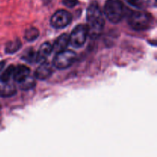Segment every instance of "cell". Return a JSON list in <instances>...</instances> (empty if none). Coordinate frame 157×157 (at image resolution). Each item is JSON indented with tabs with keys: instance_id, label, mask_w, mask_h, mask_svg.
<instances>
[{
	"instance_id": "obj_1",
	"label": "cell",
	"mask_w": 157,
	"mask_h": 157,
	"mask_svg": "<svg viewBox=\"0 0 157 157\" xmlns=\"http://www.w3.org/2000/svg\"><path fill=\"white\" fill-rule=\"evenodd\" d=\"M87 21L88 35L92 38H98L101 34L105 21L102 11L96 2H93L87 8Z\"/></svg>"
},
{
	"instance_id": "obj_2",
	"label": "cell",
	"mask_w": 157,
	"mask_h": 157,
	"mask_svg": "<svg viewBox=\"0 0 157 157\" xmlns=\"http://www.w3.org/2000/svg\"><path fill=\"white\" fill-rule=\"evenodd\" d=\"M128 24L135 31H146L152 27L153 17L144 11H130L128 14Z\"/></svg>"
},
{
	"instance_id": "obj_3",
	"label": "cell",
	"mask_w": 157,
	"mask_h": 157,
	"mask_svg": "<svg viewBox=\"0 0 157 157\" xmlns=\"http://www.w3.org/2000/svg\"><path fill=\"white\" fill-rule=\"evenodd\" d=\"M127 9L121 0H107L104 5V14L112 23H119L127 15Z\"/></svg>"
},
{
	"instance_id": "obj_4",
	"label": "cell",
	"mask_w": 157,
	"mask_h": 157,
	"mask_svg": "<svg viewBox=\"0 0 157 157\" xmlns=\"http://www.w3.org/2000/svg\"><path fill=\"white\" fill-rule=\"evenodd\" d=\"M77 55L71 50H64L58 52L54 58L53 64L56 68L60 70L68 68L75 62Z\"/></svg>"
},
{
	"instance_id": "obj_5",
	"label": "cell",
	"mask_w": 157,
	"mask_h": 157,
	"mask_svg": "<svg viewBox=\"0 0 157 157\" xmlns=\"http://www.w3.org/2000/svg\"><path fill=\"white\" fill-rule=\"evenodd\" d=\"M88 36V29L86 25L76 26L69 36V43L75 48L82 47Z\"/></svg>"
},
{
	"instance_id": "obj_6",
	"label": "cell",
	"mask_w": 157,
	"mask_h": 157,
	"mask_svg": "<svg viewBox=\"0 0 157 157\" xmlns=\"http://www.w3.org/2000/svg\"><path fill=\"white\" fill-rule=\"evenodd\" d=\"M72 21L71 14L67 10L60 9L55 12L51 18V25L55 29H63Z\"/></svg>"
},
{
	"instance_id": "obj_7",
	"label": "cell",
	"mask_w": 157,
	"mask_h": 157,
	"mask_svg": "<svg viewBox=\"0 0 157 157\" xmlns=\"http://www.w3.org/2000/svg\"><path fill=\"white\" fill-rule=\"evenodd\" d=\"M52 73H53V70H52V64L45 61L41 63L39 67L36 69L34 77H35V79L44 81V80L50 78Z\"/></svg>"
},
{
	"instance_id": "obj_8",
	"label": "cell",
	"mask_w": 157,
	"mask_h": 157,
	"mask_svg": "<svg viewBox=\"0 0 157 157\" xmlns=\"http://www.w3.org/2000/svg\"><path fill=\"white\" fill-rule=\"evenodd\" d=\"M53 49H52V44L48 42H44L40 47L39 50L37 52L36 54V62L42 63L45 61L46 58L51 55Z\"/></svg>"
},
{
	"instance_id": "obj_9",
	"label": "cell",
	"mask_w": 157,
	"mask_h": 157,
	"mask_svg": "<svg viewBox=\"0 0 157 157\" xmlns=\"http://www.w3.org/2000/svg\"><path fill=\"white\" fill-rule=\"evenodd\" d=\"M29 76H30V69L25 65H18L15 67L13 72V79L20 84Z\"/></svg>"
},
{
	"instance_id": "obj_10",
	"label": "cell",
	"mask_w": 157,
	"mask_h": 157,
	"mask_svg": "<svg viewBox=\"0 0 157 157\" xmlns=\"http://www.w3.org/2000/svg\"><path fill=\"white\" fill-rule=\"evenodd\" d=\"M68 44H70V43H69V36L67 34H62L61 36H59L55 40L53 45H52V49L58 53V52H61V51L66 50Z\"/></svg>"
},
{
	"instance_id": "obj_11",
	"label": "cell",
	"mask_w": 157,
	"mask_h": 157,
	"mask_svg": "<svg viewBox=\"0 0 157 157\" xmlns=\"http://www.w3.org/2000/svg\"><path fill=\"white\" fill-rule=\"evenodd\" d=\"M16 93V88L11 81L6 83L0 82V97L9 98L13 96Z\"/></svg>"
},
{
	"instance_id": "obj_12",
	"label": "cell",
	"mask_w": 157,
	"mask_h": 157,
	"mask_svg": "<svg viewBox=\"0 0 157 157\" xmlns=\"http://www.w3.org/2000/svg\"><path fill=\"white\" fill-rule=\"evenodd\" d=\"M21 47V42L19 39H15L11 41L6 44V52L8 54H14L18 52Z\"/></svg>"
},
{
	"instance_id": "obj_13",
	"label": "cell",
	"mask_w": 157,
	"mask_h": 157,
	"mask_svg": "<svg viewBox=\"0 0 157 157\" xmlns=\"http://www.w3.org/2000/svg\"><path fill=\"white\" fill-rule=\"evenodd\" d=\"M15 67L12 65L9 66L7 68L5 69L0 75V82L6 83L11 81V79L13 77V72Z\"/></svg>"
},
{
	"instance_id": "obj_14",
	"label": "cell",
	"mask_w": 157,
	"mask_h": 157,
	"mask_svg": "<svg viewBox=\"0 0 157 157\" xmlns=\"http://www.w3.org/2000/svg\"><path fill=\"white\" fill-rule=\"evenodd\" d=\"M39 32L38 29L35 27H31L28 29L25 32V39L28 41H33L38 38Z\"/></svg>"
},
{
	"instance_id": "obj_15",
	"label": "cell",
	"mask_w": 157,
	"mask_h": 157,
	"mask_svg": "<svg viewBox=\"0 0 157 157\" xmlns=\"http://www.w3.org/2000/svg\"><path fill=\"white\" fill-rule=\"evenodd\" d=\"M35 77L29 76L25 80L20 83V89L23 90H28L30 89L33 88L35 86Z\"/></svg>"
},
{
	"instance_id": "obj_16",
	"label": "cell",
	"mask_w": 157,
	"mask_h": 157,
	"mask_svg": "<svg viewBox=\"0 0 157 157\" xmlns=\"http://www.w3.org/2000/svg\"><path fill=\"white\" fill-rule=\"evenodd\" d=\"M36 54L37 52H35V51L32 50V49H30V50L27 51L25 52V54L23 56V59L25 61H28V62H33V61H36Z\"/></svg>"
},
{
	"instance_id": "obj_17",
	"label": "cell",
	"mask_w": 157,
	"mask_h": 157,
	"mask_svg": "<svg viewBox=\"0 0 157 157\" xmlns=\"http://www.w3.org/2000/svg\"><path fill=\"white\" fill-rule=\"evenodd\" d=\"M126 1L130 6L137 8V9H142L144 7V2L142 0H126Z\"/></svg>"
},
{
	"instance_id": "obj_18",
	"label": "cell",
	"mask_w": 157,
	"mask_h": 157,
	"mask_svg": "<svg viewBox=\"0 0 157 157\" xmlns=\"http://www.w3.org/2000/svg\"><path fill=\"white\" fill-rule=\"evenodd\" d=\"M63 4L68 8H73L78 4V0H62Z\"/></svg>"
},
{
	"instance_id": "obj_19",
	"label": "cell",
	"mask_w": 157,
	"mask_h": 157,
	"mask_svg": "<svg viewBox=\"0 0 157 157\" xmlns=\"http://www.w3.org/2000/svg\"><path fill=\"white\" fill-rule=\"evenodd\" d=\"M142 2L148 6H153V7H156V0H143Z\"/></svg>"
},
{
	"instance_id": "obj_20",
	"label": "cell",
	"mask_w": 157,
	"mask_h": 157,
	"mask_svg": "<svg viewBox=\"0 0 157 157\" xmlns=\"http://www.w3.org/2000/svg\"><path fill=\"white\" fill-rule=\"evenodd\" d=\"M5 62H0V71L3 68V66H4Z\"/></svg>"
},
{
	"instance_id": "obj_21",
	"label": "cell",
	"mask_w": 157,
	"mask_h": 157,
	"mask_svg": "<svg viewBox=\"0 0 157 157\" xmlns=\"http://www.w3.org/2000/svg\"><path fill=\"white\" fill-rule=\"evenodd\" d=\"M52 1V0H43V2H44V3L45 5H47V4H48L49 2H50Z\"/></svg>"
},
{
	"instance_id": "obj_22",
	"label": "cell",
	"mask_w": 157,
	"mask_h": 157,
	"mask_svg": "<svg viewBox=\"0 0 157 157\" xmlns=\"http://www.w3.org/2000/svg\"><path fill=\"white\" fill-rule=\"evenodd\" d=\"M0 108H1V106H0Z\"/></svg>"
}]
</instances>
